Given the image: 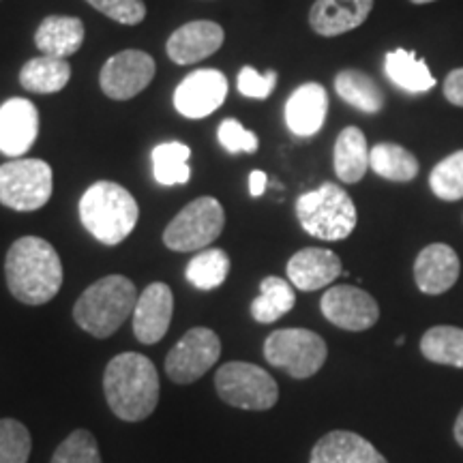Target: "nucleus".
<instances>
[{"label": "nucleus", "instance_id": "a211bd4d", "mask_svg": "<svg viewBox=\"0 0 463 463\" xmlns=\"http://www.w3.org/2000/svg\"><path fill=\"white\" fill-rule=\"evenodd\" d=\"M459 256L453 247L433 242L419 253L414 262V281L422 294H444L459 279Z\"/></svg>", "mask_w": 463, "mask_h": 463}, {"label": "nucleus", "instance_id": "a19ab883", "mask_svg": "<svg viewBox=\"0 0 463 463\" xmlns=\"http://www.w3.org/2000/svg\"><path fill=\"white\" fill-rule=\"evenodd\" d=\"M410 3H414V5H427V3H433V0H410Z\"/></svg>", "mask_w": 463, "mask_h": 463}, {"label": "nucleus", "instance_id": "58836bf2", "mask_svg": "<svg viewBox=\"0 0 463 463\" xmlns=\"http://www.w3.org/2000/svg\"><path fill=\"white\" fill-rule=\"evenodd\" d=\"M266 183H269V176L262 170H253L249 174V194H251V198H260L264 194Z\"/></svg>", "mask_w": 463, "mask_h": 463}, {"label": "nucleus", "instance_id": "e433bc0d", "mask_svg": "<svg viewBox=\"0 0 463 463\" xmlns=\"http://www.w3.org/2000/svg\"><path fill=\"white\" fill-rule=\"evenodd\" d=\"M277 71H266L258 73L253 67H242L239 73V80H236V86H239V92L242 97H249V99H269L273 95L277 86Z\"/></svg>", "mask_w": 463, "mask_h": 463}, {"label": "nucleus", "instance_id": "2f4dec72", "mask_svg": "<svg viewBox=\"0 0 463 463\" xmlns=\"http://www.w3.org/2000/svg\"><path fill=\"white\" fill-rule=\"evenodd\" d=\"M430 187L433 195L444 202L463 198V150L449 155L433 167L430 174Z\"/></svg>", "mask_w": 463, "mask_h": 463}, {"label": "nucleus", "instance_id": "423d86ee", "mask_svg": "<svg viewBox=\"0 0 463 463\" xmlns=\"http://www.w3.org/2000/svg\"><path fill=\"white\" fill-rule=\"evenodd\" d=\"M215 389L222 402L232 408L264 412L279 402V386L260 364L232 361L217 369Z\"/></svg>", "mask_w": 463, "mask_h": 463}, {"label": "nucleus", "instance_id": "b1692460", "mask_svg": "<svg viewBox=\"0 0 463 463\" xmlns=\"http://www.w3.org/2000/svg\"><path fill=\"white\" fill-rule=\"evenodd\" d=\"M71 80V65L67 58L37 56L31 58L20 71V86L34 95H54L61 92Z\"/></svg>", "mask_w": 463, "mask_h": 463}, {"label": "nucleus", "instance_id": "1a4fd4ad", "mask_svg": "<svg viewBox=\"0 0 463 463\" xmlns=\"http://www.w3.org/2000/svg\"><path fill=\"white\" fill-rule=\"evenodd\" d=\"M225 225V211L222 202L202 195L189 202L187 206L165 225L164 245L170 251L187 253L202 251L222 236Z\"/></svg>", "mask_w": 463, "mask_h": 463}, {"label": "nucleus", "instance_id": "2eb2a0df", "mask_svg": "<svg viewBox=\"0 0 463 463\" xmlns=\"http://www.w3.org/2000/svg\"><path fill=\"white\" fill-rule=\"evenodd\" d=\"M39 136V109L33 101L14 97L0 106V153L20 159Z\"/></svg>", "mask_w": 463, "mask_h": 463}, {"label": "nucleus", "instance_id": "4be33fe9", "mask_svg": "<svg viewBox=\"0 0 463 463\" xmlns=\"http://www.w3.org/2000/svg\"><path fill=\"white\" fill-rule=\"evenodd\" d=\"M84 22L71 15H48L34 33V45L45 56L67 58L82 48Z\"/></svg>", "mask_w": 463, "mask_h": 463}, {"label": "nucleus", "instance_id": "5701e85b", "mask_svg": "<svg viewBox=\"0 0 463 463\" xmlns=\"http://www.w3.org/2000/svg\"><path fill=\"white\" fill-rule=\"evenodd\" d=\"M335 174L341 183L354 184L363 181L369 170V146L364 133L358 127H345L337 136L333 153Z\"/></svg>", "mask_w": 463, "mask_h": 463}, {"label": "nucleus", "instance_id": "6ab92c4d", "mask_svg": "<svg viewBox=\"0 0 463 463\" xmlns=\"http://www.w3.org/2000/svg\"><path fill=\"white\" fill-rule=\"evenodd\" d=\"M328 114V95L322 84H300L286 103V125L298 137H311L322 129Z\"/></svg>", "mask_w": 463, "mask_h": 463}, {"label": "nucleus", "instance_id": "f8f14e48", "mask_svg": "<svg viewBox=\"0 0 463 463\" xmlns=\"http://www.w3.org/2000/svg\"><path fill=\"white\" fill-rule=\"evenodd\" d=\"M322 316L333 326L361 333L372 328L380 317V307L372 294L354 286H333L320 300Z\"/></svg>", "mask_w": 463, "mask_h": 463}, {"label": "nucleus", "instance_id": "ddd939ff", "mask_svg": "<svg viewBox=\"0 0 463 463\" xmlns=\"http://www.w3.org/2000/svg\"><path fill=\"white\" fill-rule=\"evenodd\" d=\"M228 97V78L217 69L189 73L174 90V108L184 118L198 120L217 112Z\"/></svg>", "mask_w": 463, "mask_h": 463}, {"label": "nucleus", "instance_id": "f03ea898", "mask_svg": "<svg viewBox=\"0 0 463 463\" xmlns=\"http://www.w3.org/2000/svg\"><path fill=\"white\" fill-rule=\"evenodd\" d=\"M103 392L116 419L140 422L155 412L159 403V373L148 356L123 352L108 363L103 373Z\"/></svg>", "mask_w": 463, "mask_h": 463}, {"label": "nucleus", "instance_id": "72a5a7b5", "mask_svg": "<svg viewBox=\"0 0 463 463\" xmlns=\"http://www.w3.org/2000/svg\"><path fill=\"white\" fill-rule=\"evenodd\" d=\"M50 463H103L99 444L89 430H75L58 444Z\"/></svg>", "mask_w": 463, "mask_h": 463}, {"label": "nucleus", "instance_id": "473e14b6", "mask_svg": "<svg viewBox=\"0 0 463 463\" xmlns=\"http://www.w3.org/2000/svg\"><path fill=\"white\" fill-rule=\"evenodd\" d=\"M31 449L33 438L24 422L0 419V463H28Z\"/></svg>", "mask_w": 463, "mask_h": 463}, {"label": "nucleus", "instance_id": "f3484780", "mask_svg": "<svg viewBox=\"0 0 463 463\" xmlns=\"http://www.w3.org/2000/svg\"><path fill=\"white\" fill-rule=\"evenodd\" d=\"M341 260L331 249L305 247L294 253L288 262L289 283L300 292H316L341 275Z\"/></svg>", "mask_w": 463, "mask_h": 463}, {"label": "nucleus", "instance_id": "9d476101", "mask_svg": "<svg viewBox=\"0 0 463 463\" xmlns=\"http://www.w3.org/2000/svg\"><path fill=\"white\" fill-rule=\"evenodd\" d=\"M222 356V339L206 326H195L167 352L165 373L174 384H194Z\"/></svg>", "mask_w": 463, "mask_h": 463}, {"label": "nucleus", "instance_id": "79ce46f5", "mask_svg": "<svg viewBox=\"0 0 463 463\" xmlns=\"http://www.w3.org/2000/svg\"><path fill=\"white\" fill-rule=\"evenodd\" d=\"M405 344V337L402 335V337H397V345H403Z\"/></svg>", "mask_w": 463, "mask_h": 463}, {"label": "nucleus", "instance_id": "a878e982", "mask_svg": "<svg viewBox=\"0 0 463 463\" xmlns=\"http://www.w3.org/2000/svg\"><path fill=\"white\" fill-rule=\"evenodd\" d=\"M335 90L345 103L352 108L361 109L364 114H378L384 108V92L378 86V82L358 69H344L335 78Z\"/></svg>", "mask_w": 463, "mask_h": 463}, {"label": "nucleus", "instance_id": "393cba45", "mask_svg": "<svg viewBox=\"0 0 463 463\" xmlns=\"http://www.w3.org/2000/svg\"><path fill=\"white\" fill-rule=\"evenodd\" d=\"M384 73L392 84L405 92H427L436 86L430 67L412 50H392L384 58Z\"/></svg>", "mask_w": 463, "mask_h": 463}, {"label": "nucleus", "instance_id": "ea45409f", "mask_svg": "<svg viewBox=\"0 0 463 463\" xmlns=\"http://www.w3.org/2000/svg\"><path fill=\"white\" fill-rule=\"evenodd\" d=\"M455 439H457V444L463 449V410L455 420Z\"/></svg>", "mask_w": 463, "mask_h": 463}, {"label": "nucleus", "instance_id": "cd10ccee", "mask_svg": "<svg viewBox=\"0 0 463 463\" xmlns=\"http://www.w3.org/2000/svg\"><path fill=\"white\" fill-rule=\"evenodd\" d=\"M369 167L392 183H410L419 176V159L408 148L392 142H380L369 150Z\"/></svg>", "mask_w": 463, "mask_h": 463}, {"label": "nucleus", "instance_id": "c9c22d12", "mask_svg": "<svg viewBox=\"0 0 463 463\" xmlns=\"http://www.w3.org/2000/svg\"><path fill=\"white\" fill-rule=\"evenodd\" d=\"M217 140L223 146V150H228L230 155L256 153L260 146L256 133L245 129V127H242L236 118L222 120V125H219L217 129Z\"/></svg>", "mask_w": 463, "mask_h": 463}, {"label": "nucleus", "instance_id": "f704fd0d", "mask_svg": "<svg viewBox=\"0 0 463 463\" xmlns=\"http://www.w3.org/2000/svg\"><path fill=\"white\" fill-rule=\"evenodd\" d=\"M92 9L125 26H136L146 17L144 0H86Z\"/></svg>", "mask_w": 463, "mask_h": 463}, {"label": "nucleus", "instance_id": "aec40b11", "mask_svg": "<svg viewBox=\"0 0 463 463\" xmlns=\"http://www.w3.org/2000/svg\"><path fill=\"white\" fill-rule=\"evenodd\" d=\"M372 9L373 0H316L309 24L320 37H339L361 26Z\"/></svg>", "mask_w": 463, "mask_h": 463}, {"label": "nucleus", "instance_id": "4c0bfd02", "mask_svg": "<svg viewBox=\"0 0 463 463\" xmlns=\"http://www.w3.org/2000/svg\"><path fill=\"white\" fill-rule=\"evenodd\" d=\"M444 97L457 108H463V67L455 69L444 80Z\"/></svg>", "mask_w": 463, "mask_h": 463}, {"label": "nucleus", "instance_id": "7ed1b4c3", "mask_svg": "<svg viewBox=\"0 0 463 463\" xmlns=\"http://www.w3.org/2000/svg\"><path fill=\"white\" fill-rule=\"evenodd\" d=\"M80 222L92 239L116 247L136 230L140 206L123 184L112 181L92 183L78 204Z\"/></svg>", "mask_w": 463, "mask_h": 463}, {"label": "nucleus", "instance_id": "c85d7f7f", "mask_svg": "<svg viewBox=\"0 0 463 463\" xmlns=\"http://www.w3.org/2000/svg\"><path fill=\"white\" fill-rule=\"evenodd\" d=\"M232 269L230 256L219 247L202 249L198 256L189 260L187 269H184V277L194 288L202 289V292H211L222 286L228 279Z\"/></svg>", "mask_w": 463, "mask_h": 463}, {"label": "nucleus", "instance_id": "6e6552de", "mask_svg": "<svg viewBox=\"0 0 463 463\" xmlns=\"http://www.w3.org/2000/svg\"><path fill=\"white\" fill-rule=\"evenodd\" d=\"M54 174L43 159H11L0 165V204L17 213H33L48 204Z\"/></svg>", "mask_w": 463, "mask_h": 463}, {"label": "nucleus", "instance_id": "9b49d317", "mask_svg": "<svg viewBox=\"0 0 463 463\" xmlns=\"http://www.w3.org/2000/svg\"><path fill=\"white\" fill-rule=\"evenodd\" d=\"M155 58L142 50H123L108 58L101 67L99 84L103 95L114 101H127L140 95L153 82Z\"/></svg>", "mask_w": 463, "mask_h": 463}, {"label": "nucleus", "instance_id": "4468645a", "mask_svg": "<svg viewBox=\"0 0 463 463\" xmlns=\"http://www.w3.org/2000/svg\"><path fill=\"white\" fill-rule=\"evenodd\" d=\"M174 314V294L167 283L155 281L137 297L133 309V335L144 345H155L165 337Z\"/></svg>", "mask_w": 463, "mask_h": 463}, {"label": "nucleus", "instance_id": "0eeeda50", "mask_svg": "<svg viewBox=\"0 0 463 463\" xmlns=\"http://www.w3.org/2000/svg\"><path fill=\"white\" fill-rule=\"evenodd\" d=\"M328 356L326 341L307 328H281L264 341V358L269 364L292 375L294 380H307L324 367Z\"/></svg>", "mask_w": 463, "mask_h": 463}, {"label": "nucleus", "instance_id": "39448f33", "mask_svg": "<svg viewBox=\"0 0 463 463\" xmlns=\"http://www.w3.org/2000/svg\"><path fill=\"white\" fill-rule=\"evenodd\" d=\"M297 217L307 234L320 241H344L356 228V206L350 194L335 183H324L297 200Z\"/></svg>", "mask_w": 463, "mask_h": 463}, {"label": "nucleus", "instance_id": "20e7f679", "mask_svg": "<svg viewBox=\"0 0 463 463\" xmlns=\"http://www.w3.org/2000/svg\"><path fill=\"white\" fill-rule=\"evenodd\" d=\"M137 289L129 277L108 275L80 294L73 305V320L97 339H108L123 326L137 303Z\"/></svg>", "mask_w": 463, "mask_h": 463}, {"label": "nucleus", "instance_id": "412c9836", "mask_svg": "<svg viewBox=\"0 0 463 463\" xmlns=\"http://www.w3.org/2000/svg\"><path fill=\"white\" fill-rule=\"evenodd\" d=\"M309 463H389L369 439L354 431H331L316 442Z\"/></svg>", "mask_w": 463, "mask_h": 463}, {"label": "nucleus", "instance_id": "bb28decb", "mask_svg": "<svg viewBox=\"0 0 463 463\" xmlns=\"http://www.w3.org/2000/svg\"><path fill=\"white\" fill-rule=\"evenodd\" d=\"M297 305L294 286L281 277H264L260 283V297L251 303V317L258 324H273Z\"/></svg>", "mask_w": 463, "mask_h": 463}, {"label": "nucleus", "instance_id": "f257e3e1", "mask_svg": "<svg viewBox=\"0 0 463 463\" xmlns=\"http://www.w3.org/2000/svg\"><path fill=\"white\" fill-rule=\"evenodd\" d=\"M5 279L15 300L39 307L61 292L65 273L52 242L39 236H22L9 247L5 258Z\"/></svg>", "mask_w": 463, "mask_h": 463}, {"label": "nucleus", "instance_id": "dca6fc26", "mask_svg": "<svg viewBox=\"0 0 463 463\" xmlns=\"http://www.w3.org/2000/svg\"><path fill=\"white\" fill-rule=\"evenodd\" d=\"M225 33L217 22L195 20L176 28L167 39V56L176 65H194L213 56L223 45Z\"/></svg>", "mask_w": 463, "mask_h": 463}, {"label": "nucleus", "instance_id": "c756f323", "mask_svg": "<svg viewBox=\"0 0 463 463\" xmlns=\"http://www.w3.org/2000/svg\"><path fill=\"white\" fill-rule=\"evenodd\" d=\"M191 148L183 142H165L153 148V176L155 181L164 187H174V184L189 183Z\"/></svg>", "mask_w": 463, "mask_h": 463}, {"label": "nucleus", "instance_id": "7c9ffc66", "mask_svg": "<svg viewBox=\"0 0 463 463\" xmlns=\"http://www.w3.org/2000/svg\"><path fill=\"white\" fill-rule=\"evenodd\" d=\"M420 352L427 361L463 369V328L433 326L422 335Z\"/></svg>", "mask_w": 463, "mask_h": 463}]
</instances>
